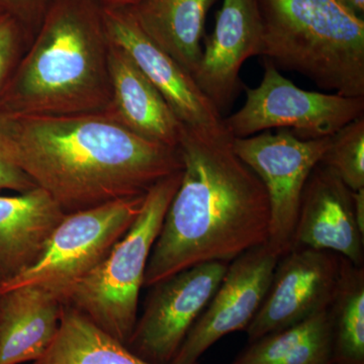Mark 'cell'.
<instances>
[{
  "label": "cell",
  "mask_w": 364,
  "mask_h": 364,
  "mask_svg": "<svg viewBox=\"0 0 364 364\" xmlns=\"http://www.w3.org/2000/svg\"><path fill=\"white\" fill-rule=\"evenodd\" d=\"M107 61L112 97L105 111L136 135L168 147H178L182 124L161 93L112 43Z\"/></svg>",
  "instance_id": "15"
},
{
  "label": "cell",
  "mask_w": 364,
  "mask_h": 364,
  "mask_svg": "<svg viewBox=\"0 0 364 364\" xmlns=\"http://www.w3.org/2000/svg\"><path fill=\"white\" fill-rule=\"evenodd\" d=\"M181 181L170 203L146 267L144 287L212 261L231 262L267 244V189L233 150L226 129L182 124Z\"/></svg>",
  "instance_id": "2"
},
{
  "label": "cell",
  "mask_w": 364,
  "mask_h": 364,
  "mask_svg": "<svg viewBox=\"0 0 364 364\" xmlns=\"http://www.w3.org/2000/svg\"><path fill=\"white\" fill-rule=\"evenodd\" d=\"M332 363L333 330L327 309L248 343L232 364Z\"/></svg>",
  "instance_id": "19"
},
{
  "label": "cell",
  "mask_w": 364,
  "mask_h": 364,
  "mask_svg": "<svg viewBox=\"0 0 364 364\" xmlns=\"http://www.w3.org/2000/svg\"><path fill=\"white\" fill-rule=\"evenodd\" d=\"M0 157L65 215L145 196L182 170L178 148L136 135L107 111L21 114L0 109Z\"/></svg>",
  "instance_id": "1"
},
{
  "label": "cell",
  "mask_w": 364,
  "mask_h": 364,
  "mask_svg": "<svg viewBox=\"0 0 364 364\" xmlns=\"http://www.w3.org/2000/svg\"><path fill=\"white\" fill-rule=\"evenodd\" d=\"M215 1L142 0L128 9L143 32L193 77L202 59L205 18Z\"/></svg>",
  "instance_id": "18"
},
{
  "label": "cell",
  "mask_w": 364,
  "mask_h": 364,
  "mask_svg": "<svg viewBox=\"0 0 364 364\" xmlns=\"http://www.w3.org/2000/svg\"><path fill=\"white\" fill-rule=\"evenodd\" d=\"M263 28L257 0H224L193 78L222 112L243 88L244 62L262 56Z\"/></svg>",
  "instance_id": "13"
},
{
  "label": "cell",
  "mask_w": 364,
  "mask_h": 364,
  "mask_svg": "<svg viewBox=\"0 0 364 364\" xmlns=\"http://www.w3.org/2000/svg\"><path fill=\"white\" fill-rule=\"evenodd\" d=\"M181 174L182 170L165 177L148 191L130 229L104 261L73 287L64 303L124 345L138 318L139 294L151 251Z\"/></svg>",
  "instance_id": "5"
},
{
  "label": "cell",
  "mask_w": 364,
  "mask_h": 364,
  "mask_svg": "<svg viewBox=\"0 0 364 364\" xmlns=\"http://www.w3.org/2000/svg\"><path fill=\"white\" fill-rule=\"evenodd\" d=\"M64 217L61 208L39 188L0 193V282L36 262Z\"/></svg>",
  "instance_id": "16"
},
{
  "label": "cell",
  "mask_w": 364,
  "mask_h": 364,
  "mask_svg": "<svg viewBox=\"0 0 364 364\" xmlns=\"http://www.w3.org/2000/svg\"><path fill=\"white\" fill-rule=\"evenodd\" d=\"M54 1L55 0H0V9L11 14L20 21L28 37L33 39Z\"/></svg>",
  "instance_id": "24"
},
{
  "label": "cell",
  "mask_w": 364,
  "mask_h": 364,
  "mask_svg": "<svg viewBox=\"0 0 364 364\" xmlns=\"http://www.w3.org/2000/svg\"><path fill=\"white\" fill-rule=\"evenodd\" d=\"M321 163L330 167L352 191L364 188V117L331 136Z\"/></svg>",
  "instance_id": "22"
},
{
  "label": "cell",
  "mask_w": 364,
  "mask_h": 364,
  "mask_svg": "<svg viewBox=\"0 0 364 364\" xmlns=\"http://www.w3.org/2000/svg\"><path fill=\"white\" fill-rule=\"evenodd\" d=\"M109 43L100 0H55L0 93L21 114L102 112L111 102Z\"/></svg>",
  "instance_id": "3"
},
{
  "label": "cell",
  "mask_w": 364,
  "mask_h": 364,
  "mask_svg": "<svg viewBox=\"0 0 364 364\" xmlns=\"http://www.w3.org/2000/svg\"><path fill=\"white\" fill-rule=\"evenodd\" d=\"M342 256L296 247L280 256L267 296L246 328L248 343L327 310L338 286Z\"/></svg>",
  "instance_id": "10"
},
{
  "label": "cell",
  "mask_w": 364,
  "mask_h": 364,
  "mask_svg": "<svg viewBox=\"0 0 364 364\" xmlns=\"http://www.w3.org/2000/svg\"><path fill=\"white\" fill-rule=\"evenodd\" d=\"M262 57L326 90L364 97V21L341 0H257Z\"/></svg>",
  "instance_id": "4"
},
{
  "label": "cell",
  "mask_w": 364,
  "mask_h": 364,
  "mask_svg": "<svg viewBox=\"0 0 364 364\" xmlns=\"http://www.w3.org/2000/svg\"><path fill=\"white\" fill-rule=\"evenodd\" d=\"M363 237L353 191L330 167L318 163L304 188L291 248L330 251L363 267Z\"/></svg>",
  "instance_id": "14"
},
{
  "label": "cell",
  "mask_w": 364,
  "mask_h": 364,
  "mask_svg": "<svg viewBox=\"0 0 364 364\" xmlns=\"http://www.w3.org/2000/svg\"><path fill=\"white\" fill-rule=\"evenodd\" d=\"M333 363L364 364V267L342 257L336 291L329 308Z\"/></svg>",
  "instance_id": "21"
},
{
  "label": "cell",
  "mask_w": 364,
  "mask_h": 364,
  "mask_svg": "<svg viewBox=\"0 0 364 364\" xmlns=\"http://www.w3.org/2000/svg\"><path fill=\"white\" fill-rule=\"evenodd\" d=\"M28 364H153L100 329L69 304H63L56 337L48 350Z\"/></svg>",
  "instance_id": "20"
},
{
  "label": "cell",
  "mask_w": 364,
  "mask_h": 364,
  "mask_svg": "<svg viewBox=\"0 0 364 364\" xmlns=\"http://www.w3.org/2000/svg\"><path fill=\"white\" fill-rule=\"evenodd\" d=\"M332 364H334V363H332Z\"/></svg>",
  "instance_id": "29"
},
{
  "label": "cell",
  "mask_w": 364,
  "mask_h": 364,
  "mask_svg": "<svg viewBox=\"0 0 364 364\" xmlns=\"http://www.w3.org/2000/svg\"><path fill=\"white\" fill-rule=\"evenodd\" d=\"M145 196L65 215L36 262L13 279L0 282V291L38 287L65 303L73 287L104 261L130 229Z\"/></svg>",
  "instance_id": "6"
},
{
  "label": "cell",
  "mask_w": 364,
  "mask_h": 364,
  "mask_svg": "<svg viewBox=\"0 0 364 364\" xmlns=\"http://www.w3.org/2000/svg\"><path fill=\"white\" fill-rule=\"evenodd\" d=\"M244 90L243 107L224 119L225 128L233 138L277 129L291 132L301 140H318L364 117V97L301 90L267 58L260 85Z\"/></svg>",
  "instance_id": "7"
},
{
  "label": "cell",
  "mask_w": 364,
  "mask_h": 364,
  "mask_svg": "<svg viewBox=\"0 0 364 364\" xmlns=\"http://www.w3.org/2000/svg\"><path fill=\"white\" fill-rule=\"evenodd\" d=\"M36 188L32 181L20 169L0 158V193H20Z\"/></svg>",
  "instance_id": "25"
},
{
  "label": "cell",
  "mask_w": 364,
  "mask_h": 364,
  "mask_svg": "<svg viewBox=\"0 0 364 364\" xmlns=\"http://www.w3.org/2000/svg\"><path fill=\"white\" fill-rule=\"evenodd\" d=\"M63 303L38 287L0 291V364L31 363L58 333Z\"/></svg>",
  "instance_id": "17"
},
{
  "label": "cell",
  "mask_w": 364,
  "mask_h": 364,
  "mask_svg": "<svg viewBox=\"0 0 364 364\" xmlns=\"http://www.w3.org/2000/svg\"><path fill=\"white\" fill-rule=\"evenodd\" d=\"M279 257L264 244L231 261L221 284L170 364H198L203 354L223 337L245 331L267 296Z\"/></svg>",
  "instance_id": "11"
},
{
  "label": "cell",
  "mask_w": 364,
  "mask_h": 364,
  "mask_svg": "<svg viewBox=\"0 0 364 364\" xmlns=\"http://www.w3.org/2000/svg\"><path fill=\"white\" fill-rule=\"evenodd\" d=\"M229 262L186 268L152 286L126 346L153 364H170L221 284Z\"/></svg>",
  "instance_id": "9"
},
{
  "label": "cell",
  "mask_w": 364,
  "mask_h": 364,
  "mask_svg": "<svg viewBox=\"0 0 364 364\" xmlns=\"http://www.w3.org/2000/svg\"><path fill=\"white\" fill-rule=\"evenodd\" d=\"M354 210L359 230L364 235V188L353 191Z\"/></svg>",
  "instance_id": "26"
},
{
  "label": "cell",
  "mask_w": 364,
  "mask_h": 364,
  "mask_svg": "<svg viewBox=\"0 0 364 364\" xmlns=\"http://www.w3.org/2000/svg\"><path fill=\"white\" fill-rule=\"evenodd\" d=\"M102 18L109 42L135 63L183 126L198 131L226 129L221 112L195 78L143 32L128 7L102 6Z\"/></svg>",
  "instance_id": "12"
},
{
  "label": "cell",
  "mask_w": 364,
  "mask_h": 364,
  "mask_svg": "<svg viewBox=\"0 0 364 364\" xmlns=\"http://www.w3.org/2000/svg\"><path fill=\"white\" fill-rule=\"evenodd\" d=\"M28 38L20 21L0 9V93L18 63L21 46Z\"/></svg>",
  "instance_id": "23"
},
{
  "label": "cell",
  "mask_w": 364,
  "mask_h": 364,
  "mask_svg": "<svg viewBox=\"0 0 364 364\" xmlns=\"http://www.w3.org/2000/svg\"><path fill=\"white\" fill-rule=\"evenodd\" d=\"M330 141L331 136L301 140L287 130L233 138L234 152L267 189L270 210L267 244L279 256L293 246L306 182L324 156Z\"/></svg>",
  "instance_id": "8"
},
{
  "label": "cell",
  "mask_w": 364,
  "mask_h": 364,
  "mask_svg": "<svg viewBox=\"0 0 364 364\" xmlns=\"http://www.w3.org/2000/svg\"><path fill=\"white\" fill-rule=\"evenodd\" d=\"M342 2L350 9L354 14L363 16L364 14V0H341Z\"/></svg>",
  "instance_id": "28"
},
{
  "label": "cell",
  "mask_w": 364,
  "mask_h": 364,
  "mask_svg": "<svg viewBox=\"0 0 364 364\" xmlns=\"http://www.w3.org/2000/svg\"><path fill=\"white\" fill-rule=\"evenodd\" d=\"M100 1L105 6L129 7L135 6L142 0H100Z\"/></svg>",
  "instance_id": "27"
}]
</instances>
